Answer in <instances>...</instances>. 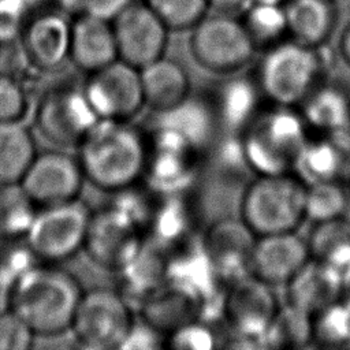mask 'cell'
<instances>
[{"mask_svg":"<svg viewBox=\"0 0 350 350\" xmlns=\"http://www.w3.org/2000/svg\"><path fill=\"white\" fill-rule=\"evenodd\" d=\"M149 154L146 137L129 122L97 120L77 146L86 182L118 193L139 183Z\"/></svg>","mask_w":350,"mask_h":350,"instance_id":"1","label":"cell"},{"mask_svg":"<svg viewBox=\"0 0 350 350\" xmlns=\"http://www.w3.org/2000/svg\"><path fill=\"white\" fill-rule=\"evenodd\" d=\"M83 288L62 264L36 262L18 280L12 306L37 338H53L70 331Z\"/></svg>","mask_w":350,"mask_h":350,"instance_id":"2","label":"cell"},{"mask_svg":"<svg viewBox=\"0 0 350 350\" xmlns=\"http://www.w3.org/2000/svg\"><path fill=\"white\" fill-rule=\"evenodd\" d=\"M310 130L295 107L260 108L241 131V150L254 174L294 172Z\"/></svg>","mask_w":350,"mask_h":350,"instance_id":"3","label":"cell"},{"mask_svg":"<svg viewBox=\"0 0 350 350\" xmlns=\"http://www.w3.org/2000/svg\"><path fill=\"white\" fill-rule=\"evenodd\" d=\"M327 67L325 45L310 46L288 37L262 49L256 82L271 104L298 108L324 82Z\"/></svg>","mask_w":350,"mask_h":350,"instance_id":"4","label":"cell"},{"mask_svg":"<svg viewBox=\"0 0 350 350\" xmlns=\"http://www.w3.org/2000/svg\"><path fill=\"white\" fill-rule=\"evenodd\" d=\"M306 183L295 172L260 174L247 182L239 219L256 237L295 231L306 219Z\"/></svg>","mask_w":350,"mask_h":350,"instance_id":"5","label":"cell"},{"mask_svg":"<svg viewBox=\"0 0 350 350\" xmlns=\"http://www.w3.org/2000/svg\"><path fill=\"white\" fill-rule=\"evenodd\" d=\"M190 31L189 48L194 60L215 74L238 72L258 51L238 14L212 10Z\"/></svg>","mask_w":350,"mask_h":350,"instance_id":"6","label":"cell"},{"mask_svg":"<svg viewBox=\"0 0 350 350\" xmlns=\"http://www.w3.org/2000/svg\"><path fill=\"white\" fill-rule=\"evenodd\" d=\"M134 323L133 310L123 293L94 287L83 290L70 332L74 340L86 349H122Z\"/></svg>","mask_w":350,"mask_h":350,"instance_id":"7","label":"cell"},{"mask_svg":"<svg viewBox=\"0 0 350 350\" xmlns=\"http://www.w3.org/2000/svg\"><path fill=\"white\" fill-rule=\"evenodd\" d=\"M90 215L79 198L40 206L23 241L38 261L63 264L83 250Z\"/></svg>","mask_w":350,"mask_h":350,"instance_id":"8","label":"cell"},{"mask_svg":"<svg viewBox=\"0 0 350 350\" xmlns=\"http://www.w3.org/2000/svg\"><path fill=\"white\" fill-rule=\"evenodd\" d=\"M146 228L118 204L92 211L83 252L101 268L120 272L139 253Z\"/></svg>","mask_w":350,"mask_h":350,"instance_id":"9","label":"cell"},{"mask_svg":"<svg viewBox=\"0 0 350 350\" xmlns=\"http://www.w3.org/2000/svg\"><path fill=\"white\" fill-rule=\"evenodd\" d=\"M97 120L82 86L60 83L48 88L36 103L37 131L60 148H77Z\"/></svg>","mask_w":350,"mask_h":350,"instance_id":"10","label":"cell"},{"mask_svg":"<svg viewBox=\"0 0 350 350\" xmlns=\"http://www.w3.org/2000/svg\"><path fill=\"white\" fill-rule=\"evenodd\" d=\"M86 75L82 88L98 120L130 122L145 107L139 68L118 59Z\"/></svg>","mask_w":350,"mask_h":350,"instance_id":"11","label":"cell"},{"mask_svg":"<svg viewBox=\"0 0 350 350\" xmlns=\"http://www.w3.org/2000/svg\"><path fill=\"white\" fill-rule=\"evenodd\" d=\"M279 309L272 286L250 273L226 286L221 314L242 340H261Z\"/></svg>","mask_w":350,"mask_h":350,"instance_id":"12","label":"cell"},{"mask_svg":"<svg viewBox=\"0 0 350 350\" xmlns=\"http://www.w3.org/2000/svg\"><path fill=\"white\" fill-rule=\"evenodd\" d=\"M85 182L77 154L46 149L38 150L19 183L40 208L79 198Z\"/></svg>","mask_w":350,"mask_h":350,"instance_id":"13","label":"cell"},{"mask_svg":"<svg viewBox=\"0 0 350 350\" xmlns=\"http://www.w3.org/2000/svg\"><path fill=\"white\" fill-rule=\"evenodd\" d=\"M71 26L72 16L55 5L31 12L18 45L33 70L56 72L70 62Z\"/></svg>","mask_w":350,"mask_h":350,"instance_id":"14","label":"cell"},{"mask_svg":"<svg viewBox=\"0 0 350 350\" xmlns=\"http://www.w3.org/2000/svg\"><path fill=\"white\" fill-rule=\"evenodd\" d=\"M112 25L120 60L142 68L164 56L171 30L144 0L129 5Z\"/></svg>","mask_w":350,"mask_h":350,"instance_id":"15","label":"cell"},{"mask_svg":"<svg viewBox=\"0 0 350 350\" xmlns=\"http://www.w3.org/2000/svg\"><path fill=\"white\" fill-rule=\"evenodd\" d=\"M149 154L145 178L157 194L182 193L190 182L200 149L182 134L160 127L148 139Z\"/></svg>","mask_w":350,"mask_h":350,"instance_id":"16","label":"cell"},{"mask_svg":"<svg viewBox=\"0 0 350 350\" xmlns=\"http://www.w3.org/2000/svg\"><path fill=\"white\" fill-rule=\"evenodd\" d=\"M256 238L239 216L219 219L205 231L201 245L223 284L250 273V256Z\"/></svg>","mask_w":350,"mask_h":350,"instance_id":"17","label":"cell"},{"mask_svg":"<svg viewBox=\"0 0 350 350\" xmlns=\"http://www.w3.org/2000/svg\"><path fill=\"white\" fill-rule=\"evenodd\" d=\"M310 260L308 243L295 231L256 238L250 256V275L267 284L286 286Z\"/></svg>","mask_w":350,"mask_h":350,"instance_id":"18","label":"cell"},{"mask_svg":"<svg viewBox=\"0 0 350 350\" xmlns=\"http://www.w3.org/2000/svg\"><path fill=\"white\" fill-rule=\"evenodd\" d=\"M118 59L112 21L90 14L72 16L70 63L79 71L90 74Z\"/></svg>","mask_w":350,"mask_h":350,"instance_id":"19","label":"cell"},{"mask_svg":"<svg viewBox=\"0 0 350 350\" xmlns=\"http://www.w3.org/2000/svg\"><path fill=\"white\" fill-rule=\"evenodd\" d=\"M284 287L287 305L314 317L342 299L346 284L335 269L310 258Z\"/></svg>","mask_w":350,"mask_h":350,"instance_id":"20","label":"cell"},{"mask_svg":"<svg viewBox=\"0 0 350 350\" xmlns=\"http://www.w3.org/2000/svg\"><path fill=\"white\" fill-rule=\"evenodd\" d=\"M350 164V130L309 135L294 172L305 182L342 180Z\"/></svg>","mask_w":350,"mask_h":350,"instance_id":"21","label":"cell"},{"mask_svg":"<svg viewBox=\"0 0 350 350\" xmlns=\"http://www.w3.org/2000/svg\"><path fill=\"white\" fill-rule=\"evenodd\" d=\"M145 107L165 113L189 98L190 79L185 67L170 57L161 56L139 68Z\"/></svg>","mask_w":350,"mask_h":350,"instance_id":"22","label":"cell"},{"mask_svg":"<svg viewBox=\"0 0 350 350\" xmlns=\"http://www.w3.org/2000/svg\"><path fill=\"white\" fill-rule=\"evenodd\" d=\"M141 320L167 336L186 323L201 317V305L189 293L164 283L139 301Z\"/></svg>","mask_w":350,"mask_h":350,"instance_id":"23","label":"cell"},{"mask_svg":"<svg viewBox=\"0 0 350 350\" xmlns=\"http://www.w3.org/2000/svg\"><path fill=\"white\" fill-rule=\"evenodd\" d=\"M288 37L310 46L327 45L338 23L335 0H286Z\"/></svg>","mask_w":350,"mask_h":350,"instance_id":"24","label":"cell"},{"mask_svg":"<svg viewBox=\"0 0 350 350\" xmlns=\"http://www.w3.org/2000/svg\"><path fill=\"white\" fill-rule=\"evenodd\" d=\"M310 258L335 269L350 283V217L313 223L306 241Z\"/></svg>","mask_w":350,"mask_h":350,"instance_id":"25","label":"cell"},{"mask_svg":"<svg viewBox=\"0 0 350 350\" xmlns=\"http://www.w3.org/2000/svg\"><path fill=\"white\" fill-rule=\"evenodd\" d=\"M309 130L334 133L350 130V98L343 90L323 82L298 107Z\"/></svg>","mask_w":350,"mask_h":350,"instance_id":"26","label":"cell"},{"mask_svg":"<svg viewBox=\"0 0 350 350\" xmlns=\"http://www.w3.org/2000/svg\"><path fill=\"white\" fill-rule=\"evenodd\" d=\"M37 153L34 134L23 120L0 122V185L19 183Z\"/></svg>","mask_w":350,"mask_h":350,"instance_id":"27","label":"cell"},{"mask_svg":"<svg viewBox=\"0 0 350 350\" xmlns=\"http://www.w3.org/2000/svg\"><path fill=\"white\" fill-rule=\"evenodd\" d=\"M238 15L258 51L288 38L286 8L282 1L247 0Z\"/></svg>","mask_w":350,"mask_h":350,"instance_id":"28","label":"cell"},{"mask_svg":"<svg viewBox=\"0 0 350 350\" xmlns=\"http://www.w3.org/2000/svg\"><path fill=\"white\" fill-rule=\"evenodd\" d=\"M219 90L217 98L212 104L217 122L242 131L243 127L260 109L257 92H261L256 79H230Z\"/></svg>","mask_w":350,"mask_h":350,"instance_id":"29","label":"cell"},{"mask_svg":"<svg viewBox=\"0 0 350 350\" xmlns=\"http://www.w3.org/2000/svg\"><path fill=\"white\" fill-rule=\"evenodd\" d=\"M37 209L21 183L0 185V242L23 241Z\"/></svg>","mask_w":350,"mask_h":350,"instance_id":"30","label":"cell"},{"mask_svg":"<svg viewBox=\"0 0 350 350\" xmlns=\"http://www.w3.org/2000/svg\"><path fill=\"white\" fill-rule=\"evenodd\" d=\"M305 211L313 223L350 217V189L339 179L306 183Z\"/></svg>","mask_w":350,"mask_h":350,"instance_id":"31","label":"cell"},{"mask_svg":"<svg viewBox=\"0 0 350 350\" xmlns=\"http://www.w3.org/2000/svg\"><path fill=\"white\" fill-rule=\"evenodd\" d=\"M312 316L284 305V308L279 309L273 323L262 339L278 347H298L306 342H312Z\"/></svg>","mask_w":350,"mask_h":350,"instance_id":"32","label":"cell"},{"mask_svg":"<svg viewBox=\"0 0 350 350\" xmlns=\"http://www.w3.org/2000/svg\"><path fill=\"white\" fill-rule=\"evenodd\" d=\"M171 31L190 30L211 8L208 0H144Z\"/></svg>","mask_w":350,"mask_h":350,"instance_id":"33","label":"cell"},{"mask_svg":"<svg viewBox=\"0 0 350 350\" xmlns=\"http://www.w3.org/2000/svg\"><path fill=\"white\" fill-rule=\"evenodd\" d=\"M30 109L25 83L10 72H0V122L23 120Z\"/></svg>","mask_w":350,"mask_h":350,"instance_id":"34","label":"cell"},{"mask_svg":"<svg viewBox=\"0 0 350 350\" xmlns=\"http://www.w3.org/2000/svg\"><path fill=\"white\" fill-rule=\"evenodd\" d=\"M215 331L200 319L183 324L165 336V346L179 350H208L216 346Z\"/></svg>","mask_w":350,"mask_h":350,"instance_id":"35","label":"cell"},{"mask_svg":"<svg viewBox=\"0 0 350 350\" xmlns=\"http://www.w3.org/2000/svg\"><path fill=\"white\" fill-rule=\"evenodd\" d=\"M37 335L12 309L0 313V350H29Z\"/></svg>","mask_w":350,"mask_h":350,"instance_id":"36","label":"cell"},{"mask_svg":"<svg viewBox=\"0 0 350 350\" xmlns=\"http://www.w3.org/2000/svg\"><path fill=\"white\" fill-rule=\"evenodd\" d=\"M30 15L22 0H0V46L19 42Z\"/></svg>","mask_w":350,"mask_h":350,"instance_id":"37","label":"cell"},{"mask_svg":"<svg viewBox=\"0 0 350 350\" xmlns=\"http://www.w3.org/2000/svg\"><path fill=\"white\" fill-rule=\"evenodd\" d=\"M137 0H55V7L71 16L90 14L98 18L113 21L122 11Z\"/></svg>","mask_w":350,"mask_h":350,"instance_id":"38","label":"cell"},{"mask_svg":"<svg viewBox=\"0 0 350 350\" xmlns=\"http://www.w3.org/2000/svg\"><path fill=\"white\" fill-rule=\"evenodd\" d=\"M161 340L165 342V336L142 320L139 324L134 323L122 349H154Z\"/></svg>","mask_w":350,"mask_h":350,"instance_id":"39","label":"cell"},{"mask_svg":"<svg viewBox=\"0 0 350 350\" xmlns=\"http://www.w3.org/2000/svg\"><path fill=\"white\" fill-rule=\"evenodd\" d=\"M18 276L0 256V313L11 309Z\"/></svg>","mask_w":350,"mask_h":350,"instance_id":"40","label":"cell"},{"mask_svg":"<svg viewBox=\"0 0 350 350\" xmlns=\"http://www.w3.org/2000/svg\"><path fill=\"white\" fill-rule=\"evenodd\" d=\"M247 0H208L209 8L213 11L239 14Z\"/></svg>","mask_w":350,"mask_h":350,"instance_id":"41","label":"cell"},{"mask_svg":"<svg viewBox=\"0 0 350 350\" xmlns=\"http://www.w3.org/2000/svg\"><path fill=\"white\" fill-rule=\"evenodd\" d=\"M339 53L350 67V23L345 27L339 38Z\"/></svg>","mask_w":350,"mask_h":350,"instance_id":"42","label":"cell"},{"mask_svg":"<svg viewBox=\"0 0 350 350\" xmlns=\"http://www.w3.org/2000/svg\"><path fill=\"white\" fill-rule=\"evenodd\" d=\"M22 1L29 7L31 12L55 5V0H22Z\"/></svg>","mask_w":350,"mask_h":350,"instance_id":"43","label":"cell"},{"mask_svg":"<svg viewBox=\"0 0 350 350\" xmlns=\"http://www.w3.org/2000/svg\"><path fill=\"white\" fill-rule=\"evenodd\" d=\"M276 1H282V3H284V1H286V0H276Z\"/></svg>","mask_w":350,"mask_h":350,"instance_id":"44","label":"cell"}]
</instances>
